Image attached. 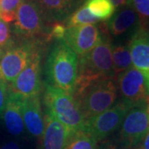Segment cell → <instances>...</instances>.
Returning a JSON list of instances; mask_svg holds the SVG:
<instances>
[{
    "label": "cell",
    "mask_w": 149,
    "mask_h": 149,
    "mask_svg": "<svg viewBox=\"0 0 149 149\" xmlns=\"http://www.w3.org/2000/svg\"><path fill=\"white\" fill-rule=\"evenodd\" d=\"M100 26L102 32L100 42L89 53L78 59V75L73 94L83 90L96 80L116 79L113 68L111 36L108 31L106 22L100 23Z\"/></svg>",
    "instance_id": "1"
},
{
    "label": "cell",
    "mask_w": 149,
    "mask_h": 149,
    "mask_svg": "<svg viewBox=\"0 0 149 149\" xmlns=\"http://www.w3.org/2000/svg\"><path fill=\"white\" fill-rule=\"evenodd\" d=\"M51 25L33 1L22 0L13 24L17 36L22 40H41L47 42Z\"/></svg>",
    "instance_id": "6"
},
{
    "label": "cell",
    "mask_w": 149,
    "mask_h": 149,
    "mask_svg": "<svg viewBox=\"0 0 149 149\" xmlns=\"http://www.w3.org/2000/svg\"><path fill=\"white\" fill-rule=\"evenodd\" d=\"M118 93L121 100L132 106L149 100V73L132 65L116 76Z\"/></svg>",
    "instance_id": "9"
},
{
    "label": "cell",
    "mask_w": 149,
    "mask_h": 149,
    "mask_svg": "<svg viewBox=\"0 0 149 149\" xmlns=\"http://www.w3.org/2000/svg\"><path fill=\"white\" fill-rule=\"evenodd\" d=\"M44 103L46 111L72 132L82 130L85 118L72 95L45 83Z\"/></svg>",
    "instance_id": "4"
},
{
    "label": "cell",
    "mask_w": 149,
    "mask_h": 149,
    "mask_svg": "<svg viewBox=\"0 0 149 149\" xmlns=\"http://www.w3.org/2000/svg\"><path fill=\"white\" fill-rule=\"evenodd\" d=\"M140 25L146 30V32H148V35L149 37V20L146 22H143V23H140Z\"/></svg>",
    "instance_id": "29"
},
{
    "label": "cell",
    "mask_w": 149,
    "mask_h": 149,
    "mask_svg": "<svg viewBox=\"0 0 149 149\" xmlns=\"http://www.w3.org/2000/svg\"><path fill=\"white\" fill-rule=\"evenodd\" d=\"M149 131V114L147 102L130 109L119 128L116 146L118 149L139 147Z\"/></svg>",
    "instance_id": "7"
},
{
    "label": "cell",
    "mask_w": 149,
    "mask_h": 149,
    "mask_svg": "<svg viewBox=\"0 0 149 149\" xmlns=\"http://www.w3.org/2000/svg\"><path fill=\"white\" fill-rule=\"evenodd\" d=\"M102 37L100 26L82 25L66 27L63 40L74 52L77 56L81 57L100 42Z\"/></svg>",
    "instance_id": "11"
},
{
    "label": "cell",
    "mask_w": 149,
    "mask_h": 149,
    "mask_svg": "<svg viewBox=\"0 0 149 149\" xmlns=\"http://www.w3.org/2000/svg\"><path fill=\"white\" fill-rule=\"evenodd\" d=\"M132 107L130 104L120 100L105 111L85 120L82 130L91 134L98 143L104 141L120 128Z\"/></svg>",
    "instance_id": "8"
},
{
    "label": "cell",
    "mask_w": 149,
    "mask_h": 149,
    "mask_svg": "<svg viewBox=\"0 0 149 149\" xmlns=\"http://www.w3.org/2000/svg\"><path fill=\"white\" fill-rule=\"evenodd\" d=\"M126 5L130 6L138 13L140 23L149 20V0H128Z\"/></svg>",
    "instance_id": "23"
},
{
    "label": "cell",
    "mask_w": 149,
    "mask_h": 149,
    "mask_svg": "<svg viewBox=\"0 0 149 149\" xmlns=\"http://www.w3.org/2000/svg\"><path fill=\"white\" fill-rule=\"evenodd\" d=\"M44 118V133L42 149H65L70 138L74 133L65 124L46 111Z\"/></svg>",
    "instance_id": "12"
},
{
    "label": "cell",
    "mask_w": 149,
    "mask_h": 149,
    "mask_svg": "<svg viewBox=\"0 0 149 149\" xmlns=\"http://www.w3.org/2000/svg\"><path fill=\"white\" fill-rule=\"evenodd\" d=\"M0 149H20V147L16 142H8L1 146Z\"/></svg>",
    "instance_id": "26"
},
{
    "label": "cell",
    "mask_w": 149,
    "mask_h": 149,
    "mask_svg": "<svg viewBox=\"0 0 149 149\" xmlns=\"http://www.w3.org/2000/svg\"><path fill=\"white\" fill-rule=\"evenodd\" d=\"M20 104L25 128L32 136L41 140L44 133V118L40 95L21 98Z\"/></svg>",
    "instance_id": "14"
},
{
    "label": "cell",
    "mask_w": 149,
    "mask_h": 149,
    "mask_svg": "<svg viewBox=\"0 0 149 149\" xmlns=\"http://www.w3.org/2000/svg\"><path fill=\"white\" fill-rule=\"evenodd\" d=\"M100 22V21L95 16H93L90 11L88 10V8L83 4L68 17V19L65 21V26L66 27H71L91 24L95 25Z\"/></svg>",
    "instance_id": "21"
},
{
    "label": "cell",
    "mask_w": 149,
    "mask_h": 149,
    "mask_svg": "<svg viewBox=\"0 0 149 149\" xmlns=\"http://www.w3.org/2000/svg\"><path fill=\"white\" fill-rule=\"evenodd\" d=\"M65 149H99L98 142L84 130L74 132L70 138Z\"/></svg>",
    "instance_id": "20"
},
{
    "label": "cell",
    "mask_w": 149,
    "mask_h": 149,
    "mask_svg": "<svg viewBox=\"0 0 149 149\" xmlns=\"http://www.w3.org/2000/svg\"><path fill=\"white\" fill-rule=\"evenodd\" d=\"M128 46L133 66L149 73V37L141 25L131 36Z\"/></svg>",
    "instance_id": "16"
},
{
    "label": "cell",
    "mask_w": 149,
    "mask_h": 149,
    "mask_svg": "<svg viewBox=\"0 0 149 149\" xmlns=\"http://www.w3.org/2000/svg\"><path fill=\"white\" fill-rule=\"evenodd\" d=\"M139 148L140 149H149V131L148 133H147L143 141L142 142V143L140 144Z\"/></svg>",
    "instance_id": "28"
},
{
    "label": "cell",
    "mask_w": 149,
    "mask_h": 149,
    "mask_svg": "<svg viewBox=\"0 0 149 149\" xmlns=\"http://www.w3.org/2000/svg\"><path fill=\"white\" fill-rule=\"evenodd\" d=\"M83 4L100 21L109 20L116 9L111 0H85Z\"/></svg>",
    "instance_id": "19"
},
{
    "label": "cell",
    "mask_w": 149,
    "mask_h": 149,
    "mask_svg": "<svg viewBox=\"0 0 149 149\" xmlns=\"http://www.w3.org/2000/svg\"><path fill=\"white\" fill-rule=\"evenodd\" d=\"M9 94V88L7 83L0 80V117H2L5 109L8 98Z\"/></svg>",
    "instance_id": "25"
},
{
    "label": "cell",
    "mask_w": 149,
    "mask_h": 149,
    "mask_svg": "<svg viewBox=\"0 0 149 149\" xmlns=\"http://www.w3.org/2000/svg\"><path fill=\"white\" fill-rule=\"evenodd\" d=\"M77 75V55L63 39L56 41L46 63V76L48 84L72 95Z\"/></svg>",
    "instance_id": "2"
},
{
    "label": "cell",
    "mask_w": 149,
    "mask_h": 149,
    "mask_svg": "<svg viewBox=\"0 0 149 149\" xmlns=\"http://www.w3.org/2000/svg\"><path fill=\"white\" fill-rule=\"evenodd\" d=\"M42 53H37L25 69L17 76L9 85L11 93L21 98H31L40 95L41 82V61Z\"/></svg>",
    "instance_id": "10"
},
{
    "label": "cell",
    "mask_w": 149,
    "mask_h": 149,
    "mask_svg": "<svg viewBox=\"0 0 149 149\" xmlns=\"http://www.w3.org/2000/svg\"><path fill=\"white\" fill-rule=\"evenodd\" d=\"M147 106H148V114H149V100L147 101Z\"/></svg>",
    "instance_id": "30"
},
{
    "label": "cell",
    "mask_w": 149,
    "mask_h": 149,
    "mask_svg": "<svg viewBox=\"0 0 149 149\" xmlns=\"http://www.w3.org/2000/svg\"><path fill=\"white\" fill-rule=\"evenodd\" d=\"M22 0H0V19L6 22H13L16 19L17 8Z\"/></svg>",
    "instance_id": "22"
},
{
    "label": "cell",
    "mask_w": 149,
    "mask_h": 149,
    "mask_svg": "<svg viewBox=\"0 0 149 149\" xmlns=\"http://www.w3.org/2000/svg\"><path fill=\"white\" fill-rule=\"evenodd\" d=\"M21 98L9 91L5 109L2 115L7 131L13 136H19L24 132L25 125L22 115Z\"/></svg>",
    "instance_id": "17"
},
{
    "label": "cell",
    "mask_w": 149,
    "mask_h": 149,
    "mask_svg": "<svg viewBox=\"0 0 149 149\" xmlns=\"http://www.w3.org/2000/svg\"><path fill=\"white\" fill-rule=\"evenodd\" d=\"M42 10L48 23L65 22L85 0H32Z\"/></svg>",
    "instance_id": "13"
},
{
    "label": "cell",
    "mask_w": 149,
    "mask_h": 149,
    "mask_svg": "<svg viewBox=\"0 0 149 149\" xmlns=\"http://www.w3.org/2000/svg\"><path fill=\"white\" fill-rule=\"evenodd\" d=\"M41 40H23L21 43L13 42L9 47L1 51L0 80L12 83L30 63L33 56L42 52L43 43Z\"/></svg>",
    "instance_id": "5"
},
{
    "label": "cell",
    "mask_w": 149,
    "mask_h": 149,
    "mask_svg": "<svg viewBox=\"0 0 149 149\" xmlns=\"http://www.w3.org/2000/svg\"><path fill=\"white\" fill-rule=\"evenodd\" d=\"M130 149H140L139 147H137V148H130Z\"/></svg>",
    "instance_id": "31"
},
{
    "label": "cell",
    "mask_w": 149,
    "mask_h": 149,
    "mask_svg": "<svg viewBox=\"0 0 149 149\" xmlns=\"http://www.w3.org/2000/svg\"><path fill=\"white\" fill-rule=\"evenodd\" d=\"M118 94L116 79L102 78L92 81L72 95L87 120L113 106L117 101Z\"/></svg>",
    "instance_id": "3"
},
{
    "label": "cell",
    "mask_w": 149,
    "mask_h": 149,
    "mask_svg": "<svg viewBox=\"0 0 149 149\" xmlns=\"http://www.w3.org/2000/svg\"><path fill=\"white\" fill-rule=\"evenodd\" d=\"M12 43L10 27L6 22L0 19V52L9 47Z\"/></svg>",
    "instance_id": "24"
},
{
    "label": "cell",
    "mask_w": 149,
    "mask_h": 149,
    "mask_svg": "<svg viewBox=\"0 0 149 149\" xmlns=\"http://www.w3.org/2000/svg\"><path fill=\"white\" fill-rule=\"evenodd\" d=\"M128 0H111L112 3L113 4L115 8H119L127 4Z\"/></svg>",
    "instance_id": "27"
},
{
    "label": "cell",
    "mask_w": 149,
    "mask_h": 149,
    "mask_svg": "<svg viewBox=\"0 0 149 149\" xmlns=\"http://www.w3.org/2000/svg\"><path fill=\"white\" fill-rule=\"evenodd\" d=\"M112 60L115 77L118 74H121L123 71L127 70L128 68H130L133 65V63L128 45L118 44L113 46Z\"/></svg>",
    "instance_id": "18"
},
{
    "label": "cell",
    "mask_w": 149,
    "mask_h": 149,
    "mask_svg": "<svg viewBox=\"0 0 149 149\" xmlns=\"http://www.w3.org/2000/svg\"><path fill=\"white\" fill-rule=\"evenodd\" d=\"M139 25L140 19L138 13L128 5L118 8L106 22L109 35L114 37H121L129 32L133 34Z\"/></svg>",
    "instance_id": "15"
}]
</instances>
